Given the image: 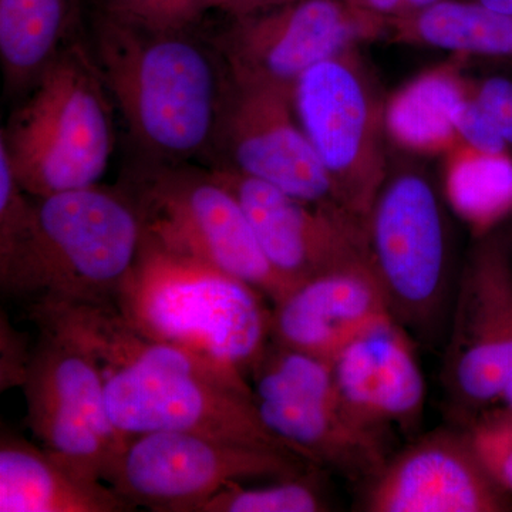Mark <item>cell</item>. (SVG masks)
Listing matches in <instances>:
<instances>
[{
  "label": "cell",
  "instance_id": "2e32d148",
  "mask_svg": "<svg viewBox=\"0 0 512 512\" xmlns=\"http://www.w3.org/2000/svg\"><path fill=\"white\" fill-rule=\"evenodd\" d=\"M369 512H508L512 495L495 483L464 430H436L389 460L367 481Z\"/></svg>",
  "mask_w": 512,
  "mask_h": 512
},
{
  "label": "cell",
  "instance_id": "d4e9b609",
  "mask_svg": "<svg viewBox=\"0 0 512 512\" xmlns=\"http://www.w3.org/2000/svg\"><path fill=\"white\" fill-rule=\"evenodd\" d=\"M212 10L229 15V0H104L103 13L137 28L188 32Z\"/></svg>",
  "mask_w": 512,
  "mask_h": 512
},
{
  "label": "cell",
  "instance_id": "4316f807",
  "mask_svg": "<svg viewBox=\"0 0 512 512\" xmlns=\"http://www.w3.org/2000/svg\"><path fill=\"white\" fill-rule=\"evenodd\" d=\"M454 126H456L460 140L468 146L476 147L478 150L495 151V153L512 151L474 97L473 90H471V79L470 89H468L466 97L461 100L456 117H454Z\"/></svg>",
  "mask_w": 512,
  "mask_h": 512
},
{
  "label": "cell",
  "instance_id": "83f0119b",
  "mask_svg": "<svg viewBox=\"0 0 512 512\" xmlns=\"http://www.w3.org/2000/svg\"><path fill=\"white\" fill-rule=\"evenodd\" d=\"M471 90L512 150V80L504 76L471 80Z\"/></svg>",
  "mask_w": 512,
  "mask_h": 512
},
{
  "label": "cell",
  "instance_id": "9a60e30c",
  "mask_svg": "<svg viewBox=\"0 0 512 512\" xmlns=\"http://www.w3.org/2000/svg\"><path fill=\"white\" fill-rule=\"evenodd\" d=\"M211 170L234 192L269 264L292 288L330 272L372 268L362 218L339 205L298 200L235 171Z\"/></svg>",
  "mask_w": 512,
  "mask_h": 512
},
{
  "label": "cell",
  "instance_id": "277c9868",
  "mask_svg": "<svg viewBox=\"0 0 512 512\" xmlns=\"http://www.w3.org/2000/svg\"><path fill=\"white\" fill-rule=\"evenodd\" d=\"M266 301L237 276L143 244L114 305L144 335L247 377L271 343Z\"/></svg>",
  "mask_w": 512,
  "mask_h": 512
},
{
  "label": "cell",
  "instance_id": "52a82bcc",
  "mask_svg": "<svg viewBox=\"0 0 512 512\" xmlns=\"http://www.w3.org/2000/svg\"><path fill=\"white\" fill-rule=\"evenodd\" d=\"M143 225L144 244L220 269L275 303L292 286L262 252L244 208L212 170L148 161L121 187Z\"/></svg>",
  "mask_w": 512,
  "mask_h": 512
},
{
  "label": "cell",
  "instance_id": "5bb4252c",
  "mask_svg": "<svg viewBox=\"0 0 512 512\" xmlns=\"http://www.w3.org/2000/svg\"><path fill=\"white\" fill-rule=\"evenodd\" d=\"M383 29L382 16L345 0H292L232 18L220 52L234 76L293 90L313 66Z\"/></svg>",
  "mask_w": 512,
  "mask_h": 512
},
{
  "label": "cell",
  "instance_id": "6da1fadb",
  "mask_svg": "<svg viewBox=\"0 0 512 512\" xmlns=\"http://www.w3.org/2000/svg\"><path fill=\"white\" fill-rule=\"evenodd\" d=\"M29 313L96 359L110 419L124 436L180 431L301 457L262 423L247 377L144 335L114 303H43Z\"/></svg>",
  "mask_w": 512,
  "mask_h": 512
},
{
  "label": "cell",
  "instance_id": "484cf974",
  "mask_svg": "<svg viewBox=\"0 0 512 512\" xmlns=\"http://www.w3.org/2000/svg\"><path fill=\"white\" fill-rule=\"evenodd\" d=\"M485 470L512 495V409L505 404L485 409L461 424Z\"/></svg>",
  "mask_w": 512,
  "mask_h": 512
},
{
  "label": "cell",
  "instance_id": "ac0fdd59",
  "mask_svg": "<svg viewBox=\"0 0 512 512\" xmlns=\"http://www.w3.org/2000/svg\"><path fill=\"white\" fill-rule=\"evenodd\" d=\"M372 268L343 269L296 285L271 306V340L333 362L366 330L390 318Z\"/></svg>",
  "mask_w": 512,
  "mask_h": 512
},
{
  "label": "cell",
  "instance_id": "ffe728a7",
  "mask_svg": "<svg viewBox=\"0 0 512 512\" xmlns=\"http://www.w3.org/2000/svg\"><path fill=\"white\" fill-rule=\"evenodd\" d=\"M453 59L420 73L386 100L387 138L407 153L446 156L460 143L454 117L470 89L463 74L464 60Z\"/></svg>",
  "mask_w": 512,
  "mask_h": 512
},
{
  "label": "cell",
  "instance_id": "f546056e",
  "mask_svg": "<svg viewBox=\"0 0 512 512\" xmlns=\"http://www.w3.org/2000/svg\"><path fill=\"white\" fill-rule=\"evenodd\" d=\"M292 0H229V16L251 15V13L262 12V10L276 8V6L285 5Z\"/></svg>",
  "mask_w": 512,
  "mask_h": 512
},
{
  "label": "cell",
  "instance_id": "1f68e13d",
  "mask_svg": "<svg viewBox=\"0 0 512 512\" xmlns=\"http://www.w3.org/2000/svg\"><path fill=\"white\" fill-rule=\"evenodd\" d=\"M508 232H510L511 244H512V217L511 220L507 222Z\"/></svg>",
  "mask_w": 512,
  "mask_h": 512
},
{
  "label": "cell",
  "instance_id": "8992f818",
  "mask_svg": "<svg viewBox=\"0 0 512 512\" xmlns=\"http://www.w3.org/2000/svg\"><path fill=\"white\" fill-rule=\"evenodd\" d=\"M446 208L429 175L390 165L367 217L370 265L390 315L430 345L444 335L458 284Z\"/></svg>",
  "mask_w": 512,
  "mask_h": 512
},
{
  "label": "cell",
  "instance_id": "44dd1931",
  "mask_svg": "<svg viewBox=\"0 0 512 512\" xmlns=\"http://www.w3.org/2000/svg\"><path fill=\"white\" fill-rule=\"evenodd\" d=\"M382 37L451 55L512 60V13L477 0H440L419 12L384 18Z\"/></svg>",
  "mask_w": 512,
  "mask_h": 512
},
{
  "label": "cell",
  "instance_id": "e0dca14e",
  "mask_svg": "<svg viewBox=\"0 0 512 512\" xmlns=\"http://www.w3.org/2000/svg\"><path fill=\"white\" fill-rule=\"evenodd\" d=\"M332 367L340 397L357 420L383 433L419 426L426 382L416 339L392 316L353 340Z\"/></svg>",
  "mask_w": 512,
  "mask_h": 512
},
{
  "label": "cell",
  "instance_id": "4fadbf2b",
  "mask_svg": "<svg viewBox=\"0 0 512 512\" xmlns=\"http://www.w3.org/2000/svg\"><path fill=\"white\" fill-rule=\"evenodd\" d=\"M225 72L211 148L221 163L214 168L274 185L298 200L342 207L296 116L293 90Z\"/></svg>",
  "mask_w": 512,
  "mask_h": 512
},
{
  "label": "cell",
  "instance_id": "cb8c5ba5",
  "mask_svg": "<svg viewBox=\"0 0 512 512\" xmlns=\"http://www.w3.org/2000/svg\"><path fill=\"white\" fill-rule=\"evenodd\" d=\"M316 466L299 476L279 478L264 487H244L241 481L225 485L198 512H322L328 497L316 477Z\"/></svg>",
  "mask_w": 512,
  "mask_h": 512
},
{
  "label": "cell",
  "instance_id": "ba28073f",
  "mask_svg": "<svg viewBox=\"0 0 512 512\" xmlns=\"http://www.w3.org/2000/svg\"><path fill=\"white\" fill-rule=\"evenodd\" d=\"M249 376L262 423L309 463L370 481L389 460L386 433L343 403L332 362L271 342Z\"/></svg>",
  "mask_w": 512,
  "mask_h": 512
},
{
  "label": "cell",
  "instance_id": "8fae6325",
  "mask_svg": "<svg viewBox=\"0 0 512 512\" xmlns=\"http://www.w3.org/2000/svg\"><path fill=\"white\" fill-rule=\"evenodd\" d=\"M512 320V244L507 224L473 239L458 276L443 379L460 423L503 404Z\"/></svg>",
  "mask_w": 512,
  "mask_h": 512
},
{
  "label": "cell",
  "instance_id": "9c48e42d",
  "mask_svg": "<svg viewBox=\"0 0 512 512\" xmlns=\"http://www.w3.org/2000/svg\"><path fill=\"white\" fill-rule=\"evenodd\" d=\"M293 104L336 200L367 222L390 165L386 100L357 46L303 74L293 89Z\"/></svg>",
  "mask_w": 512,
  "mask_h": 512
},
{
  "label": "cell",
  "instance_id": "f1b7e54d",
  "mask_svg": "<svg viewBox=\"0 0 512 512\" xmlns=\"http://www.w3.org/2000/svg\"><path fill=\"white\" fill-rule=\"evenodd\" d=\"M0 336H2L0 338L2 339V366H0L2 390L10 389L13 386L22 387L33 348H28L23 335L10 326L5 315H2Z\"/></svg>",
  "mask_w": 512,
  "mask_h": 512
},
{
  "label": "cell",
  "instance_id": "30bf717a",
  "mask_svg": "<svg viewBox=\"0 0 512 512\" xmlns=\"http://www.w3.org/2000/svg\"><path fill=\"white\" fill-rule=\"evenodd\" d=\"M313 466L284 451L180 431H154L130 437L104 471L103 481L133 508L198 512L234 481L279 480L299 476Z\"/></svg>",
  "mask_w": 512,
  "mask_h": 512
},
{
  "label": "cell",
  "instance_id": "4dcf8cb0",
  "mask_svg": "<svg viewBox=\"0 0 512 512\" xmlns=\"http://www.w3.org/2000/svg\"><path fill=\"white\" fill-rule=\"evenodd\" d=\"M488 8L501 10V12L512 13V0H477Z\"/></svg>",
  "mask_w": 512,
  "mask_h": 512
},
{
  "label": "cell",
  "instance_id": "7a4b0ae2",
  "mask_svg": "<svg viewBox=\"0 0 512 512\" xmlns=\"http://www.w3.org/2000/svg\"><path fill=\"white\" fill-rule=\"evenodd\" d=\"M93 62L128 131L150 161L211 154L225 79L188 32H156L101 13Z\"/></svg>",
  "mask_w": 512,
  "mask_h": 512
},
{
  "label": "cell",
  "instance_id": "d6986e66",
  "mask_svg": "<svg viewBox=\"0 0 512 512\" xmlns=\"http://www.w3.org/2000/svg\"><path fill=\"white\" fill-rule=\"evenodd\" d=\"M134 510L109 484L79 476L45 448L2 430L0 512Z\"/></svg>",
  "mask_w": 512,
  "mask_h": 512
},
{
  "label": "cell",
  "instance_id": "5b68a950",
  "mask_svg": "<svg viewBox=\"0 0 512 512\" xmlns=\"http://www.w3.org/2000/svg\"><path fill=\"white\" fill-rule=\"evenodd\" d=\"M93 57L62 52L30 87L0 134L13 174L30 197L97 185L114 148L113 114Z\"/></svg>",
  "mask_w": 512,
  "mask_h": 512
},
{
  "label": "cell",
  "instance_id": "7402d4cb",
  "mask_svg": "<svg viewBox=\"0 0 512 512\" xmlns=\"http://www.w3.org/2000/svg\"><path fill=\"white\" fill-rule=\"evenodd\" d=\"M444 201L481 238L512 217V151H484L460 143L444 156Z\"/></svg>",
  "mask_w": 512,
  "mask_h": 512
},
{
  "label": "cell",
  "instance_id": "3957f363",
  "mask_svg": "<svg viewBox=\"0 0 512 512\" xmlns=\"http://www.w3.org/2000/svg\"><path fill=\"white\" fill-rule=\"evenodd\" d=\"M33 198L28 234L0 262L2 291L40 303H116L144 244L126 192L93 187Z\"/></svg>",
  "mask_w": 512,
  "mask_h": 512
},
{
  "label": "cell",
  "instance_id": "7c38bea8",
  "mask_svg": "<svg viewBox=\"0 0 512 512\" xmlns=\"http://www.w3.org/2000/svg\"><path fill=\"white\" fill-rule=\"evenodd\" d=\"M40 332L22 384L30 430L47 453L74 473L103 481L104 471L130 439L110 419L103 372L73 339Z\"/></svg>",
  "mask_w": 512,
  "mask_h": 512
},
{
  "label": "cell",
  "instance_id": "603a6c76",
  "mask_svg": "<svg viewBox=\"0 0 512 512\" xmlns=\"http://www.w3.org/2000/svg\"><path fill=\"white\" fill-rule=\"evenodd\" d=\"M74 0H0V63L10 90L30 89L62 52Z\"/></svg>",
  "mask_w": 512,
  "mask_h": 512
}]
</instances>
